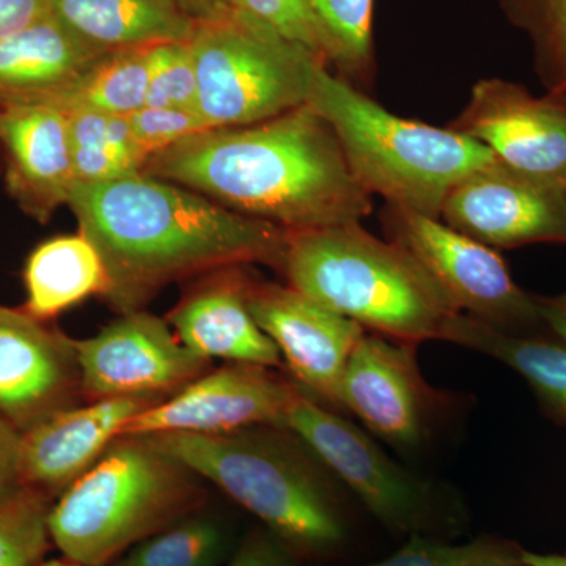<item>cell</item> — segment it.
I'll list each match as a JSON object with an SVG mask.
<instances>
[{
	"label": "cell",
	"mask_w": 566,
	"mask_h": 566,
	"mask_svg": "<svg viewBox=\"0 0 566 566\" xmlns=\"http://www.w3.org/2000/svg\"><path fill=\"white\" fill-rule=\"evenodd\" d=\"M527 566H566V554H542L524 549Z\"/></svg>",
	"instance_id": "39"
},
{
	"label": "cell",
	"mask_w": 566,
	"mask_h": 566,
	"mask_svg": "<svg viewBox=\"0 0 566 566\" xmlns=\"http://www.w3.org/2000/svg\"><path fill=\"white\" fill-rule=\"evenodd\" d=\"M193 20L211 18L233 10V0H180Z\"/></svg>",
	"instance_id": "38"
},
{
	"label": "cell",
	"mask_w": 566,
	"mask_h": 566,
	"mask_svg": "<svg viewBox=\"0 0 566 566\" xmlns=\"http://www.w3.org/2000/svg\"><path fill=\"white\" fill-rule=\"evenodd\" d=\"M307 104L329 123L354 177L371 196L439 218L450 191L497 158L464 134L408 120L318 65Z\"/></svg>",
	"instance_id": "5"
},
{
	"label": "cell",
	"mask_w": 566,
	"mask_h": 566,
	"mask_svg": "<svg viewBox=\"0 0 566 566\" xmlns=\"http://www.w3.org/2000/svg\"><path fill=\"white\" fill-rule=\"evenodd\" d=\"M69 207L107 273L112 307L140 311L169 283L227 268L281 270L289 232L145 172L77 182Z\"/></svg>",
	"instance_id": "1"
},
{
	"label": "cell",
	"mask_w": 566,
	"mask_h": 566,
	"mask_svg": "<svg viewBox=\"0 0 566 566\" xmlns=\"http://www.w3.org/2000/svg\"><path fill=\"white\" fill-rule=\"evenodd\" d=\"M128 122L134 142L147 161L188 137L210 129L196 111L177 107L145 106L129 115Z\"/></svg>",
	"instance_id": "33"
},
{
	"label": "cell",
	"mask_w": 566,
	"mask_h": 566,
	"mask_svg": "<svg viewBox=\"0 0 566 566\" xmlns=\"http://www.w3.org/2000/svg\"><path fill=\"white\" fill-rule=\"evenodd\" d=\"M450 128L485 145L517 172L566 185V99L560 96L535 98L512 82L480 81Z\"/></svg>",
	"instance_id": "15"
},
{
	"label": "cell",
	"mask_w": 566,
	"mask_h": 566,
	"mask_svg": "<svg viewBox=\"0 0 566 566\" xmlns=\"http://www.w3.org/2000/svg\"><path fill=\"white\" fill-rule=\"evenodd\" d=\"M54 499L31 488L0 502V566H36L51 549Z\"/></svg>",
	"instance_id": "29"
},
{
	"label": "cell",
	"mask_w": 566,
	"mask_h": 566,
	"mask_svg": "<svg viewBox=\"0 0 566 566\" xmlns=\"http://www.w3.org/2000/svg\"><path fill=\"white\" fill-rule=\"evenodd\" d=\"M24 282L28 303L22 311L44 323L93 294L104 296L109 283L102 256L81 233L39 245L25 264Z\"/></svg>",
	"instance_id": "23"
},
{
	"label": "cell",
	"mask_w": 566,
	"mask_h": 566,
	"mask_svg": "<svg viewBox=\"0 0 566 566\" xmlns=\"http://www.w3.org/2000/svg\"><path fill=\"white\" fill-rule=\"evenodd\" d=\"M81 401L73 338L0 305V417L24 433Z\"/></svg>",
	"instance_id": "16"
},
{
	"label": "cell",
	"mask_w": 566,
	"mask_h": 566,
	"mask_svg": "<svg viewBox=\"0 0 566 566\" xmlns=\"http://www.w3.org/2000/svg\"><path fill=\"white\" fill-rule=\"evenodd\" d=\"M22 433L0 417V502L21 490Z\"/></svg>",
	"instance_id": "35"
},
{
	"label": "cell",
	"mask_w": 566,
	"mask_h": 566,
	"mask_svg": "<svg viewBox=\"0 0 566 566\" xmlns=\"http://www.w3.org/2000/svg\"><path fill=\"white\" fill-rule=\"evenodd\" d=\"M36 566H81L69 560L66 557L50 558V560L40 562Z\"/></svg>",
	"instance_id": "40"
},
{
	"label": "cell",
	"mask_w": 566,
	"mask_h": 566,
	"mask_svg": "<svg viewBox=\"0 0 566 566\" xmlns=\"http://www.w3.org/2000/svg\"><path fill=\"white\" fill-rule=\"evenodd\" d=\"M50 6L57 20L102 54L186 41L193 29L180 0H50Z\"/></svg>",
	"instance_id": "21"
},
{
	"label": "cell",
	"mask_w": 566,
	"mask_h": 566,
	"mask_svg": "<svg viewBox=\"0 0 566 566\" xmlns=\"http://www.w3.org/2000/svg\"><path fill=\"white\" fill-rule=\"evenodd\" d=\"M147 438L259 517L303 564L340 556L352 543V517L334 475L286 428Z\"/></svg>",
	"instance_id": "3"
},
{
	"label": "cell",
	"mask_w": 566,
	"mask_h": 566,
	"mask_svg": "<svg viewBox=\"0 0 566 566\" xmlns=\"http://www.w3.org/2000/svg\"><path fill=\"white\" fill-rule=\"evenodd\" d=\"M189 44L196 112L210 129L255 125L307 104L314 71L326 65L234 9L193 20Z\"/></svg>",
	"instance_id": "7"
},
{
	"label": "cell",
	"mask_w": 566,
	"mask_h": 566,
	"mask_svg": "<svg viewBox=\"0 0 566 566\" xmlns=\"http://www.w3.org/2000/svg\"><path fill=\"white\" fill-rule=\"evenodd\" d=\"M322 31L327 65L353 85L375 77L374 0H308Z\"/></svg>",
	"instance_id": "27"
},
{
	"label": "cell",
	"mask_w": 566,
	"mask_h": 566,
	"mask_svg": "<svg viewBox=\"0 0 566 566\" xmlns=\"http://www.w3.org/2000/svg\"><path fill=\"white\" fill-rule=\"evenodd\" d=\"M102 55L51 11L0 41V107L54 102Z\"/></svg>",
	"instance_id": "20"
},
{
	"label": "cell",
	"mask_w": 566,
	"mask_h": 566,
	"mask_svg": "<svg viewBox=\"0 0 566 566\" xmlns=\"http://www.w3.org/2000/svg\"><path fill=\"white\" fill-rule=\"evenodd\" d=\"M84 401L163 398L207 374L210 360L181 344L169 323L144 311L122 314L74 340Z\"/></svg>",
	"instance_id": "11"
},
{
	"label": "cell",
	"mask_w": 566,
	"mask_h": 566,
	"mask_svg": "<svg viewBox=\"0 0 566 566\" xmlns=\"http://www.w3.org/2000/svg\"><path fill=\"white\" fill-rule=\"evenodd\" d=\"M381 221L387 240L411 253L463 314L505 333L547 331L536 296L516 285L504 260L490 245L439 218L389 203Z\"/></svg>",
	"instance_id": "9"
},
{
	"label": "cell",
	"mask_w": 566,
	"mask_h": 566,
	"mask_svg": "<svg viewBox=\"0 0 566 566\" xmlns=\"http://www.w3.org/2000/svg\"><path fill=\"white\" fill-rule=\"evenodd\" d=\"M363 566H527L524 547L505 536L485 534L464 543L409 536L394 554Z\"/></svg>",
	"instance_id": "28"
},
{
	"label": "cell",
	"mask_w": 566,
	"mask_h": 566,
	"mask_svg": "<svg viewBox=\"0 0 566 566\" xmlns=\"http://www.w3.org/2000/svg\"><path fill=\"white\" fill-rule=\"evenodd\" d=\"M450 408V395L423 378L417 345L365 331L342 376L338 411L395 449L415 452L434 438Z\"/></svg>",
	"instance_id": "10"
},
{
	"label": "cell",
	"mask_w": 566,
	"mask_h": 566,
	"mask_svg": "<svg viewBox=\"0 0 566 566\" xmlns=\"http://www.w3.org/2000/svg\"><path fill=\"white\" fill-rule=\"evenodd\" d=\"M248 304L260 329L277 346L293 381L318 403L338 411L342 376L364 327L290 285L252 279Z\"/></svg>",
	"instance_id": "14"
},
{
	"label": "cell",
	"mask_w": 566,
	"mask_h": 566,
	"mask_svg": "<svg viewBox=\"0 0 566 566\" xmlns=\"http://www.w3.org/2000/svg\"><path fill=\"white\" fill-rule=\"evenodd\" d=\"M0 142L10 192L22 210L44 222L69 205L77 180L65 112L46 103L0 107Z\"/></svg>",
	"instance_id": "18"
},
{
	"label": "cell",
	"mask_w": 566,
	"mask_h": 566,
	"mask_svg": "<svg viewBox=\"0 0 566 566\" xmlns=\"http://www.w3.org/2000/svg\"><path fill=\"white\" fill-rule=\"evenodd\" d=\"M565 92H566V84L564 85V87L558 88L557 92L551 93V95H562V93H565Z\"/></svg>",
	"instance_id": "41"
},
{
	"label": "cell",
	"mask_w": 566,
	"mask_h": 566,
	"mask_svg": "<svg viewBox=\"0 0 566 566\" xmlns=\"http://www.w3.org/2000/svg\"><path fill=\"white\" fill-rule=\"evenodd\" d=\"M150 48L107 52L48 104L129 117L147 104Z\"/></svg>",
	"instance_id": "24"
},
{
	"label": "cell",
	"mask_w": 566,
	"mask_h": 566,
	"mask_svg": "<svg viewBox=\"0 0 566 566\" xmlns=\"http://www.w3.org/2000/svg\"><path fill=\"white\" fill-rule=\"evenodd\" d=\"M446 342L485 354L526 379L543 415L566 427V345L542 333L512 334L461 314Z\"/></svg>",
	"instance_id": "22"
},
{
	"label": "cell",
	"mask_w": 566,
	"mask_h": 566,
	"mask_svg": "<svg viewBox=\"0 0 566 566\" xmlns=\"http://www.w3.org/2000/svg\"><path fill=\"white\" fill-rule=\"evenodd\" d=\"M303 560L268 528L256 527L241 539L226 566H301Z\"/></svg>",
	"instance_id": "34"
},
{
	"label": "cell",
	"mask_w": 566,
	"mask_h": 566,
	"mask_svg": "<svg viewBox=\"0 0 566 566\" xmlns=\"http://www.w3.org/2000/svg\"><path fill=\"white\" fill-rule=\"evenodd\" d=\"M142 172L286 232L360 222L374 210L334 129L308 104L196 134L153 156Z\"/></svg>",
	"instance_id": "2"
},
{
	"label": "cell",
	"mask_w": 566,
	"mask_h": 566,
	"mask_svg": "<svg viewBox=\"0 0 566 566\" xmlns=\"http://www.w3.org/2000/svg\"><path fill=\"white\" fill-rule=\"evenodd\" d=\"M556 96H560V98L566 99V92H565V93H562V95H556Z\"/></svg>",
	"instance_id": "42"
},
{
	"label": "cell",
	"mask_w": 566,
	"mask_h": 566,
	"mask_svg": "<svg viewBox=\"0 0 566 566\" xmlns=\"http://www.w3.org/2000/svg\"><path fill=\"white\" fill-rule=\"evenodd\" d=\"M156 401L161 400L85 401L24 431L21 438L22 486L59 497L102 458L128 420Z\"/></svg>",
	"instance_id": "17"
},
{
	"label": "cell",
	"mask_w": 566,
	"mask_h": 566,
	"mask_svg": "<svg viewBox=\"0 0 566 566\" xmlns=\"http://www.w3.org/2000/svg\"><path fill=\"white\" fill-rule=\"evenodd\" d=\"M301 387L262 365L229 363L156 401L122 428L120 436L223 434L282 427Z\"/></svg>",
	"instance_id": "12"
},
{
	"label": "cell",
	"mask_w": 566,
	"mask_h": 566,
	"mask_svg": "<svg viewBox=\"0 0 566 566\" xmlns=\"http://www.w3.org/2000/svg\"><path fill=\"white\" fill-rule=\"evenodd\" d=\"M536 303L546 329L566 345V293L553 297L536 296Z\"/></svg>",
	"instance_id": "37"
},
{
	"label": "cell",
	"mask_w": 566,
	"mask_h": 566,
	"mask_svg": "<svg viewBox=\"0 0 566 566\" xmlns=\"http://www.w3.org/2000/svg\"><path fill=\"white\" fill-rule=\"evenodd\" d=\"M63 112L77 182L109 181L144 169L147 159L134 142L128 117L85 109Z\"/></svg>",
	"instance_id": "26"
},
{
	"label": "cell",
	"mask_w": 566,
	"mask_h": 566,
	"mask_svg": "<svg viewBox=\"0 0 566 566\" xmlns=\"http://www.w3.org/2000/svg\"><path fill=\"white\" fill-rule=\"evenodd\" d=\"M238 545L232 526L203 506L142 539L109 566H226Z\"/></svg>",
	"instance_id": "25"
},
{
	"label": "cell",
	"mask_w": 566,
	"mask_h": 566,
	"mask_svg": "<svg viewBox=\"0 0 566 566\" xmlns=\"http://www.w3.org/2000/svg\"><path fill=\"white\" fill-rule=\"evenodd\" d=\"M205 504L207 491L196 472L147 436H118L52 504V545L74 564L109 566Z\"/></svg>",
	"instance_id": "6"
},
{
	"label": "cell",
	"mask_w": 566,
	"mask_h": 566,
	"mask_svg": "<svg viewBox=\"0 0 566 566\" xmlns=\"http://www.w3.org/2000/svg\"><path fill=\"white\" fill-rule=\"evenodd\" d=\"M505 17L527 33L539 77L551 93L566 84V0H499Z\"/></svg>",
	"instance_id": "30"
},
{
	"label": "cell",
	"mask_w": 566,
	"mask_h": 566,
	"mask_svg": "<svg viewBox=\"0 0 566 566\" xmlns=\"http://www.w3.org/2000/svg\"><path fill=\"white\" fill-rule=\"evenodd\" d=\"M279 271L367 333L405 344L446 342L463 314L411 253L360 222L289 232Z\"/></svg>",
	"instance_id": "4"
},
{
	"label": "cell",
	"mask_w": 566,
	"mask_h": 566,
	"mask_svg": "<svg viewBox=\"0 0 566 566\" xmlns=\"http://www.w3.org/2000/svg\"><path fill=\"white\" fill-rule=\"evenodd\" d=\"M282 428L296 434L390 534L441 539L463 535L468 515L461 502L395 463L370 436L303 389Z\"/></svg>",
	"instance_id": "8"
},
{
	"label": "cell",
	"mask_w": 566,
	"mask_h": 566,
	"mask_svg": "<svg viewBox=\"0 0 566 566\" xmlns=\"http://www.w3.org/2000/svg\"><path fill=\"white\" fill-rule=\"evenodd\" d=\"M50 13V0H0V41Z\"/></svg>",
	"instance_id": "36"
},
{
	"label": "cell",
	"mask_w": 566,
	"mask_h": 566,
	"mask_svg": "<svg viewBox=\"0 0 566 566\" xmlns=\"http://www.w3.org/2000/svg\"><path fill=\"white\" fill-rule=\"evenodd\" d=\"M439 219L493 249L566 243L565 186L528 177L497 159L458 182Z\"/></svg>",
	"instance_id": "13"
},
{
	"label": "cell",
	"mask_w": 566,
	"mask_h": 566,
	"mask_svg": "<svg viewBox=\"0 0 566 566\" xmlns=\"http://www.w3.org/2000/svg\"><path fill=\"white\" fill-rule=\"evenodd\" d=\"M233 9L266 25L290 43L311 51L327 65L322 31L308 0H233Z\"/></svg>",
	"instance_id": "32"
},
{
	"label": "cell",
	"mask_w": 566,
	"mask_h": 566,
	"mask_svg": "<svg viewBox=\"0 0 566 566\" xmlns=\"http://www.w3.org/2000/svg\"><path fill=\"white\" fill-rule=\"evenodd\" d=\"M241 268L212 273L174 308L169 324L186 348L210 363L223 359L283 368L277 346L253 319L248 304L252 279Z\"/></svg>",
	"instance_id": "19"
},
{
	"label": "cell",
	"mask_w": 566,
	"mask_h": 566,
	"mask_svg": "<svg viewBox=\"0 0 566 566\" xmlns=\"http://www.w3.org/2000/svg\"><path fill=\"white\" fill-rule=\"evenodd\" d=\"M148 59L150 81L145 106L196 111L197 76L189 40L155 44Z\"/></svg>",
	"instance_id": "31"
},
{
	"label": "cell",
	"mask_w": 566,
	"mask_h": 566,
	"mask_svg": "<svg viewBox=\"0 0 566 566\" xmlns=\"http://www.w3.org/2000/svg\"><path fill=\"white\" fill-rule=\"evenodd\" d=\"M565 191H566V185H565Z\"/></svg>",
	"instance_id": "43"
}]
</instances>
